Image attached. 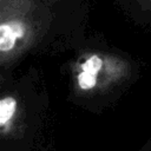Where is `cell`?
Listing matches in <instances>:
<instances>
[{
	"instance_id": "cell-3",
	"label": "cell",
	"mask_w": 151,
	"mask_h": 151,
	"mask_svg": "<svg viewBox=\"0 0 151 151\" xmlns=\"http://www.w3.org/2000/svg\"><path fill=\"white\" fill-rule=\"evenodd\" d=\"M18 110V101L12 96L0 98V129L7 126L14 118Z\"/></svg>"
},
{
	"instance_id": "cell-1",
	"label": "cell",
	"mask_w": 151,
	"mask_h": 151,
	"mask_svg": "<svg viewBox=\"0 0 151 151\" xmlns=\"http://www.w3.org/2000/svg\"><path fill=\"white\" fill-rule=\"evenodd\" d=\"M46 18L39 0H0V65L34 45L45 29Z\"/></svg>"
},
{
	"instance_id": "cell-4",
	"label": "cell",
	"mask_w": 151,
	"mask_h": 151,
	"mask_svg": "<svg viewBox=\"0 0 151 151\" xmlns=\"http://www.w3.org/2000/svg\"><path fill=\"white\" fill-rule=\"evenodd\" d=\"M137 2L140 9L149 15V19H151V0H137Z\"/></svg>"
},
{
	"instance_id": "cell-2",
	"label": "cell",
	"mask_w": 151,
	"mask_h": 151,
	"mask_svg": "<svg viewBox=\"0 0 151 151\" xmlns=\"http://www.w3.org/2000/svg\"><path fill=\"white\" fill-rule=\"evenodd\" d=\"M131 76L132 65L125 58L93 52L78 64L76 85L80 92H93L118 85Z\"/></svg>"
}]
</instances>
